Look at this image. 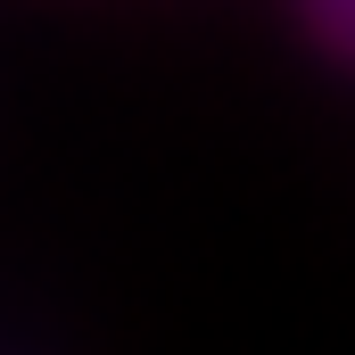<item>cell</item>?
Segmentation results:
<instances>
[{
  "label": "cell",
  "instance_id": "7a4b0ae2",
  "mask_svg": "<svg viewBox=\"0 0 355 355\" xmlns=\"http://www.w3.org/2000/svg\"><path fill=\"white\" fill-rule=\"evenodd\" d=\"M0 355H25V347H17V339H0Z\"/></svg>",
  "mask_w": 355,
  "mask_h": 355
},
{
  "label": "cell",
  "instance_id": "6da1fadb",
  "mask_svg": "<svg viewBox=\"0 0 355 355\" xmlns=\"http://www.w3.org/2000/svg\"><path fill=\"white\" fill-rule=\"evenodd\" d=\"M297 50L322 67V75H347L355 83V0H322V8H297L289 17Z\"/></svg>",
  "mask_w": 355,
  "mask_h": 355
}]
</instances>
